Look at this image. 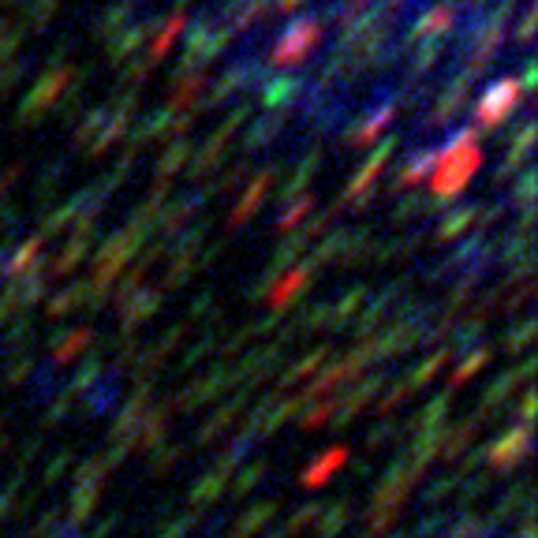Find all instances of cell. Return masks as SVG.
<instances>
[{
    "mask_svg": "<svg viewBox=\"0 0 538 538\" xmlns=\"http://www.w3.org/2000/svg\"><path fill=\"white\" fill-rule=\"evenodd\" d=\"M482 165V146H479V135L475 128H464L456 131L453 142L434 154V172H430V191L441 195V199H449V195H460L468 180L479 172Z\"/></svg>",
    "mask_w": 538,
    "mask_h": 538,
    "instance_id": "obj_1",
    "label": "cell"
},
{
    "mask_svg": "<svg viewBox=\"0 0 538 538\" xmlns=\"http://www.w3.org/2000/svg\"><path fill=\"white\" fill-rule=\"evenodd\" d=\"M322 45V23L318 19H299L288 30H281V38L273 42V53L269 60L277 68H296L303 60H311V53Z\"/></svg>",
    "mask_w": 538,
    "mask_h": 538,
    "instance_id": "obj_2",
    "label": "cell"
},
{
    "mask_svg": "<svg viewBox=\"0 0 538 538\" xmlns=\"http://www.w3.org/2000/svg\"><path fill=\"white\" fill-rule=\"evenodd\" d=\"M520 98H524V86L516 83V79H501V83H494L479 98V105H475V124H482V128H497V124L520 105Z\"/></svg>",
    "mask_w": 538,
    "mask_h": 538,
    "instance_id": "obj_3",
    "label": "cell"
},
{
    "mask_svg": "<svg viewBox=\"0 0 538 538\" xmlns=\"http://www.w3.org/2000/svg\"><path fill=\"white\" fill-rule=\"evenodd\" d=\"M307 281H311V269H307V266H299L296 273H288V277H284V281L277 284V292H273V299H269V303H273V311H281L284 303H288V299L296 296L299 288H307Z\"/></svg>",
    "mask_w": 538,
    "mask_h": 538,
    "instance_id": "obj_4",
    "label": "cell"
},
{
    "mask_svg": "<svg viewBox=\"0 0 538 538\" xmlns=\"http://www.w3.org/2000/svg\"><path fill=\"white\" fill-rule=\"evenodd\" d=\"M385 157H389V146H382L378 154L370 157V165L363 169V176H355V184H352V191H348V199H359V195H367L370 184H374V180H378V172H382Z\"/></svg>",
    "mask_w": 538,
    "mask_h": 538,
    "instance_id": "obj_5",
    "label": "cell"
},
{
    "mask_svg": "<svg viewBox=\"0 0 538 538\" xmlns=\"http://www.w3.org/2000/svg\"><path fill=\"white\" fill-rule=\"evenodd\" d=\"M180 30H184V12H176L169 19V23H165V30H161V38H157L154 42V49H150V64H157V60L165 57V53H169V45L176 42V34H180Z\"/></svg>",
    "mask_w": 538,
    "mask_h": 538,
    "instance_id": "obj_6",
    "label": "cell"
},
{
    "mask_svg": "<svg viewBox=\"0 0 538 538\" xmlns=\"http://www.w3.org/2000/svg\"><path fill=\"white\" fill-rule=\"evenodd\" d=\"M266 187H269V176H258L255 187L247 191V199H243L240 206H236V213H232V228L240 225V221H247V217H251V213L258 210V202H262V195H266Z\"/></svg>",
    "mask_w": 538,
    "mask_h": 538,
    "instance_id": "obj_7",
    "label": "cell"
},
{
    "mask_svg": "<svg viewBox=\"0 0 538 538\" xmlns=\"http://www.w3.org/2000/svg\"><path fill=\"white\" fill-rule=\"evenodd\" d=\"M340 464H344V449H333L329 456H322V460H318V464L307 471V486H318V482L326 479V475H333Z\"/></svg>",
    "mask_w": 538,
    "mask_h": 538,
    "instance_id": "obj_8",
    "label": "cell"
},
{
    "mask_svg": "<svg viewBox=\"0 0 538 538\" xmlns=\"http://www.w3.org/2000/svg\"><path fill=\"white\" fill-rule=\"evenodd\" d=\"M385 120H393V105H385V109H378V113L370 116V124L363 131H355V142H370L378 131L385 128Z\"/></svg>",
    "mask_w": 538,
    "mask_h": 538,
    "instance_id": "obj_9",
    "label": "cell"
},
{
    "mask_svg": "<svg viewBox=\"0 0 538 538\" xmlns=\"http://www.w3.org/2000/svg\"><path fill=\"white\" fill-rule=\"evenodd\" d=\"M434 169V154H426V157H419V161H415V165H408V169H404V176H400V187H411V184H419V180H423L426 172Z\"/></svg>",
    "mask_w": 538,
    "mask_h": 538,
    "instance_id": "obj_10",
    "label": "cell"
},
{
    "mask_svg": "<svg viewBox=\"0 0 538 538\" xmlns=\"http://www.w3.org/2000/svg\"><path fill=\"white\" fill-rule=\"evenodd\" d=\"M38 251H42V240L34 236V240H30L27 247H23V251H19V255L12 258V269H8V273H23V266H27V258H30V262H34V258H38Z\"/></svg>",
    "mask_w": 538,
    "mask_h": 538,
    "instance_id": "obj_11",
    "label": "cell"
},
{
    "mask_svg": "<svg viewBox=\"0 0 538 538\" xmlns=\"http://www.w3.org/2000/svg\"><path fill=\"white\" fill-rule=\"evenodd\" d=\"M482 363H486V352L471 355V363H468V367H460V370H456V378H453V382L460 385V382H464V378H468V374H471V370H475V367H482Z\"/></svg>",
    "mask_w": 538,
    "mask_h": 538,
    "instance_id": "obj_12",
    "label": "cell"
},
{
    "mask_svg": "<svg viewBox=\"0 0 538 538\" xmlns=\"http://www.w3.org/2000/svg\"><path fill=\"white\" fill-rule=\"evenodd\" d=\"M296 4H303V0H277V8H281V12H292Z\"/></svg>",
    "mask_w": 538,
    "mask_h": 538,
    "instance_id": "obj_13",
    "label": "cell"
},
{
    "mask_svg": "<svg viewBox=\"0 0 538 538\" xmlns=\"http://www.w3.org/2000/svg\"><path fill=\"white\" fill-rule=\"evenodd\" d=\"M355 4H367V0H355Z\"/></svg>",
    "mask_w": 538,
    "mask_h": 538,
    "instance_id": "obj_14",
    "label": "cell"
}]
</instances>
